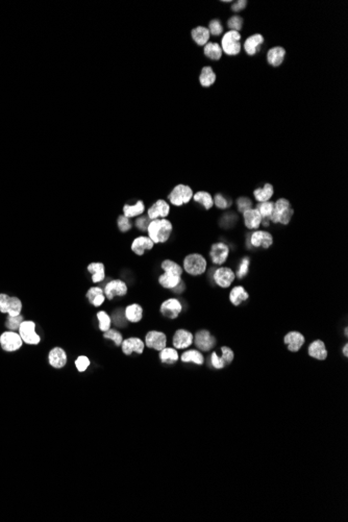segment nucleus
I'll return each instance as SVG.
<instances>
[{
  "label": "nucleus",
  "mask_w": 348,
  "mask_h": 522,
  "mask_svg": "<svg viewBox=\"0 0 348 522\" xmlns=\"http://www.w3.org/2000/svg\"><path fill=\"white\" fill-rule=\"evenodd\" d=\"M146 232L148 234L147 236L152 240L154 244H163L171 237L173 225L167 218L154 219V220H150Z\"/></svg>",
  "instance_id": "1"
},
{
  "label": "nucleus",
  "mask_w": 348,
  "mask_h": 522,
  "mask_svg": "<svg viewBox=\"0 0 348 522\" xmlns=\"http://www.w3.org/2000/svg\"><path fill=\"white\" fill-rule=\"evenodd\" d=\"M294 210L291 206V203L286 198H279L274 202V210L269 218V220L273 223H278L282 225H288L292 220Z\"/></svg>",
  "instance_id": "2"
},
{
  "label": "nucleus",
  "mask_w": 348,
  "mask_h": 522,
  "mask_svg": "<svg viewBox=\"0 0 348 522\" xmlns=\"http://www.w3.org/2000/svg\"><path fill=\"white\" fill-rule=\"evenodd\" d=\"M183 269L190 275L199 276L207 271L208 261L202 254H189L183 261Z\"/></svg>",
  "instance_id": "3"
},
{
  "label": "nucleus",
  "mask_w": 348,
  "mask_h": 522,
  "mask_svg": "<svg viewBox=\"0 0 348 522\" xmlns=\"http://www.w3.org/2000/svg\"><path fill=\"white\" fill-rule=\"evenodd\" d=\"M221 48L227 56H237L241 52V35L239 31L228 30L221 40Z\"/></svg>",
  "instance_id": "4"
},
{
  "label": "nucleus",
  "mask_w": 348,
  "mask_h": 522,
  "mask_svg": "<svg viewBox=\"0 0 348 522\" xmlns=\"http://www.w3.org/2000/svg\"><path fill=\"white\" fill-rule=\"evenodd\" d=\"M194 192L191 187L188 185H177L168 195V200L175 206H182L192 200Z\"/></svg>",
  "instance_id": "5"
},
{
  "label": "nucleus",
  "mask_w": 348,
  "mask_h": 522,
  "mask_svg": "<svg viewBox=\"0 0 348 522\" xmlns=\"http://www.w3.org/2000/svg\"><path fill=\"white\" fill-rule=\"evenodd\" d=\"M37 325L34 320H23L18 329L19 335L24 344L27 345H38L41 342V337L36 330Z\"/></svg>",
  "instance_id": "6"
},
{
  "label": "nucleus",
  "mask_w": 348,
  "mask_h": 522,
  "mask_svg": "<svg viewBox=\"0 0 348 522\" xmlns=\"http://www.w3.org/2000/svg\"><path fill=\"white\" fill-rule=\"evenodd\" d=\"M23 344L18 331L5 330L0 335V346L6 352L18 351L23 346Z\"/></svg>",
  "instance_id": "7"
},
{
  "label": "nucleus",
  "mask_w": 348,
  "mask_h": 522,
  "mask_svg": "<svg viewBox=\"0 0 348 522\" xmlns=\"http://www.w3.org/2000/svg\"><path fill=\"white\" fill-rule=\"evenodd\" d=\"M128 291H129L128 285H126L124 280L119 279V278H115V279L110 280L103 289L105 298L109 300H113L115 297L125 296L126 294H128Z\"/></svg>",
  "instance_id": "8"
},
{
  "label": "nucleus",
  "mask_w": 348,
  "mask_h": 522,
  "mask_svg": "<svg viewBox=\"0 0 348 522\" xmlns=\"http://www.w3.org/2000/svg\"><path fill=\"white\" fill-rule=\"evenodd\" d=\"M213 278L215 284L218 287L222 289H227L234 283L236 278V273L234 272V270L229 267L220 266L214 271Z\"/></svg>",
  "instance_id": "9"
},
{
  "label": "nucleus",
  "mask_w": 348,
  "mask_h": 522,
  "mask_svg": "<svg viewBox=\"0 0 348 522\" xmlns=\"http://www.w3.org/2000/svg\"><path fill=\"white\" fill-rule=\"evenodd\" d=\"M144 343L146 347L161 351L167 346V336L163 331L150 330L146 333Z\"/></svg>",
  "instance_id": "10"
},
{
  "label": "nucleus",
  "mask_w": 348,
  "mask_h": 522,
  "mask_svg": "<svg viewBox=\"0 0 348 522\" xmlns=\"http://www.w3.org/2000/svg\"><path fill=\"white\" fill-rule=\"evenodd\" d=\"M182 311H183V305L177 298H168L167 300L163 302L160 308L161 314L164 317L168 319H171V320L176 319L179 316V314L182 313Z\"/></svg>",
  "instance_id": "11"
},
{
  "label": "nucleus",
  "mask_w": 348,
  "mask_h": 522,
  "mask_svg": "<svg viewBox=\"0 0 348 522\" xmlns=\"http://www.w3.org/2000/svg\"><path fill=\"white\" fill-rule=\"evenodd\" d=\"M229 248L226 244L218 242L212 245L209 250V258L212 263L217 266H222L228 259Z\"/></svg>",
  "instance_id": "12"
},
{
  "label": "nucleus",
  "mask_w": 348,
  "mask_h": 522,
  "mask_svg": "<svg viewBox=\"0 0 348 522\" xmlns=\"http://www.w3.org/2000/svg\"><path fill=\"white\" fill-rule=\"evenodd\" d=\"M221 357H219L217 352H213L210 354V363H212L213 367L216 369H222L227 365H229L231 362L234 361L235 353L227 346L221 347Z\"/></svg>",
  "instance_id": "13"
},
{
  "label": "nucleus",
  "mask_w": 348,
  "mask_h": 522,
  "mask_svg": "<svg viewBox=\"0 0 348 522\" xmlns=\"http://www.w3.org/2000/svg\"><path fill=\"white\" fill-rule=\"evenodd\" d=\"M193 343L202 351H209L215 346L216 339L214 336L210 335V332L208 329H202L195 333Z\"/></svg>",
  "instance_id": "14"
},
{
  "label": "nucleus",
  "mask_w": 348,
  "mask_h": 522,
  "mask_svg": "<svg viewBox=\"0 0 348 522\" xmlns=\"http://www.w3.org/2000/svg\"><path fill=\"white\" fill-rule=\"evenodd\" d=\"M68 362L67 352L60 346L51 348L48 352V363L52 368L62 369L64 368Z\"/></svg>",
  "instance_id": "15"
},
{
  "label": "nucleus",
  "mask_w": 348,
  "mask_h": 522,
  "mask_svg": "<svg viewBox=\"0 0 348 522\" xmlns=\"http://www.w3.org/2000/svg\"><path fill=\"white\" fill-rule=\"evenodd\" d=\"M193 341L194 336L191 331L185 328H179L174 332L172 344L175 349H186L192 345Z\"/></svg>",
  "instance_id": "16"
},
{
  "label": "nucleus",
  "mask_w": 348,
  "mask_h": 522,
  "mask_svg": "<svg viewBox=\"0 0 348 522\" xmlns=\"http://www.w3.org/2000/svg\"><path fill=\"white\" fill-rule=\"evenodd\" d=\"M250 244L256 248L268 249L273 244V237L267 231H261L257 229L250 236Z\"/></svg>",
  "instance_id": "17"
},
{
  "label": "nucleus",
  "mask_w": 348,
  "mask_h": 522,
  "mask_svg": "<svg viewBox=\"0 0 348 522\" xmlns=\"http://www.w3.org/2000/svg\"><path fill=\"white\" fill-rule=\"evenodd\" d=\"M169 213H170L169 203L164 199H159L148 208V211H147V217H148L150 220H154V219H163V218H167Z\"/></svg>",
  "instance_id": "18"
},
{
  "label": "nucleus",
  "mask_w": 348,
  "mask_h": 522,
  "mask_svg": "<svg viewBox=\"0 0 348 522\" xmlns=\"http://www.w3.org/2000/svg\"><path fill=\"white\" fill-rule=\"evenodd\" d=\"M154 243L148 236H139L134 239L132 242L131 249L132 252L137 256H143L147 250H151L154 247Z\"/></svg>",
  "instance_id": "19"
},
{
  "label": "nucleus",
  "mask_w": 348,
  "mask_h": 522,
  "mask_svg": "<svg viewBox=\"0 0 348 522\" xmlns=\"http://www.w3.org/2000/svg\"><path fill=\"white\" fill-rule=\"evenodd\" d=\"M121 348H122V352L126 354V356H130V354L134 352L141 354L144 351L145 343L142 341V339L138 337H131V338L123 340L121 344Z\"/></svg>",
  "instance_id": "20"
},
{
  "label": "nucleus",
  "mask_w": 348,
  "mask_h": 522,
  "mask_svg": "<svg viewBox=\"0 0 348 522\" xmlns=\"http://www.w3.org/2000/svg\"><path fill=\"white\" fill-rule=\"evenodd\" d=\"M305 342V338L299 331H290L283 338V343L292 352H297Z\"/></svg>",
  "instance_id": "21"
},
{
  "label": "nucleus",
  "mask_w": 348,
  "mask_h": 522,
  "mask_svg": "<svg viewBox=\"0 0 348 522\" xmlns=\"http://www.w3.org/2000/svg\"><path fill=\"white\" fill-rule=\"evenodd\" d=\"M243 220H244L245 226L248 229H250V231H257V229H259L262 224L263 218L260 215L257 208L252 207L250 208V210H247L243 213Z\"/></svg>",
  "instance_id": "22"
},
{
  "label": "nucleus",
  "mask_w": 348,
  "mask_h": 522,
  "mask_svg": "<svg viewBox=\"0 0 348 522\" xmlns=\"http://www.w3.org/2000/svg\"><path fill=\"white\" fill-rule=\"evenodd\" d=\"M264 37L260 34L252 35L248 37L244 42V50L248 56H255L261 50L262 45L264 44Z\"/></svg>",
  "instance_id": "23"
},
{
  "label": "nucleus",
  "mask_w": 348,
  "mask_h": 522,
  "mask_svg": "<svg viewBox=\"0 0 348 522\" xmlns=\"http://www.w3.org/2000/svg\"><path fill=\"white\" fill-rule=\"evenodd\" d=\"M308 352L310 357L319 361H324L328 358V349H326L324 342L321 340H315L312 342L308 348Z\"/></svg>",
  "instance_id": "24"
},
{
  "label": "nucleus",
  "mask_w": 348,
  "mask_h": 522,
  "mask_svg": "<svg viewBox=\"0 0 348 522\" xmlns=\"http://www.w3.org/2000/svg\"><path fill=\"white\" fill-rule=\"evenodd\" d=\"M286 57V50L281 46L272 47L267 52V62L272 67H279Z\"/></svg>",
  "instance_id": "25"
},
{
  "label": "nucleus",
  "mask_w": 348,
  "mask_h": 522,
  "mask_svg": "<svg viewBox=\"0 0 348 522\" xmlns=\"http://www.w3.org/2000/svg\"><path fill=\"white\" fill-rule=\"evenodd\" d=\"M86 297L89 300L90 304L95 308L101 307L104 304L105 299H107L105 298L103 289H101L100 287H91L87 291Z\"/></svg>",
  "instance_id": "26"
},
{
  "label": "nucleus",
  "mask_w": 348,
  "mask_h": 522,
  "mask_svg": "<svg viewBox=\"0 0 348 522\" xmlns=\"http://www.w3.org/2000/svg\"><path fill=\"white\" fill-rule=\"evenodd\" d=\"M88 272L92 275V283L98 284L105 278V267L101 262H92L87 267Z\"/></svg>",
  "instance_id": "27"
},
{
  "label": "nucleus",
  "mask_w": 348,
  "mask_h": 522,
  "mask_svg": "<svg viewBox=\"0 0 348 522\" xmlns=\"http://www.w3.org/2000/svg\"><path fill=\"white\" fill-rule=\"evenodd\" d=\"M124 318L132 323L140 322L143 318V308L139 304L129 305L124 310Z\"/></svg>",
  "instance_id": "28"
},
{
  "label": "nucleus",
  "mask_w": 348,
  "mask_h": 522,
  "mask_svg": "<svg viewBox=\"0 0 348 522\" xmlns=\"http://www.w3.org/2000/svg\"><path fill=\"white\" fill-rule=\"evenodd\" d=\"M182 276L177 275L170 272H163L159 276V284L165 288V289H170L173 290L175 287H177L179 284L182 283Z\"/></svg>",
  "instance_id": "29"
},
{
  "label": "nucleus",
  "mask_w": 348,
  "mask_h": 522,
  "mask_svg": "<svg viewBox=\"0 0 348 522\" xmlns=\"http://www.w3.org/2000/svg\"><path fill=\"white\" fill-rule=\"evenodd\" d=\"M249 298V294L245 291L243 286H236L231 289L229 293V300L235 307L240 306L242 302L246 301Z\"/></svg>",
  "instance_id": "30"
},
{
  "label": "nucleus",
  "mask_w": 348,
  "mask_h": 522,
  "mask_svg": "<svg viewBox=\"0 0 348 522\" xmlns=\"http://www.w3.org/2000/svg\"><path fill=\"white\" fill-rule=\"evenodd\" d=\"M191 36L198 46H205L207 43H209L210 34L209 28L205 26H197L191 31Z\"/></svg>",
  "instance_id": "31"
},
{
  "label": "nucleus",
  "mask_w": 348,
  "mask_h": 522,
  "mask_svg": "<svg viewBox=\"0 0 348 522\" xmlns=\"http://www.w3.org/2000/svg\"><path fill=\"white\" fill-rule=\"evenodd\" d=\"M216 79H217V76L212 67L206 66L202 69V72H200V75H199V82L204 88H209L212 85H214Z\"/></svg>",
  "instance_id": "32"
},
{
  "label": "nucleus",
  "mask_w": 348,
  "mask_h": 522,
  "mask_svg": "<svg viewBox=\"0 0 348 522\" xmlns=\"http://www.w3.org/2000/svg\"><path fill=\"white\" fill-rule=\"evenodd\" d=\"M274 194V188L271 184H265L263 188H258L254 191V197L258 202L269 201Z\"/></svg>",
  "instance_id": "33"
},
{
  "label": "nucleus",
  "mask_w": 348,
  "mask_h": 522,
  "mask_svg": "<svg viewBox=\"0 0 348 522\" xmlns=\"http://www.w3.org/2000/svg\"><path fill=\"white\" fill-rule=\"evenodd\" d=\"M145 212V204L142 200H138L135 204H125L123 206V215L130 219L143 215Z\"/></svg>",
  "instance_id": "34"
},
{
  "label": "nucleus",
  "mask_w": 348,
  "mask_h": 522,
  "mask_svg": "<svg viewBox=\"0 0 348 522\" xmlns=\"http://www.w3.org/2000/svg\"><path fill=\"white\" fill-rule=\"evenodd\" d=\"M204 52L205 56L212 61H219L223 54L220 44L215 43V42H209V43H207L205 45Z\"/></svg>",
  "instance_id": "35"
},
{
  "label": "nucleus",
  "mask_w": 348,
  "mask_h": 522,
  "mask_svg": "<svg viewBox=\"0 0 348 522\" xmlns=\"http://www.w3.org/2000/svg\"><path fill=\"white\" fill-rule=\"evenodd\" d=\"M182 362L184 363H194L196 365H203L205 363L204 354L197 349L186 350L181 357Z\"/></svg>",
  "instance_id": "36"
},
{
  "label": "nucleus",
  "mask_w": 348,
  "mask_h": 522,
  "mask_svg": "<svg viewBox=\"0 0 348 522\" xmlns=\"http://www.w3.org/2000/svg\"><path fill=\"white\" fill-rule=\"evenodd\" d=\"M193 200L198 202L199 204H202L206 210H210L214 205L213 196L206 191H199L195 193L193 195Z\"/></svg>",
  "instance_id": "37"
},
{
  "label": "nucleus",
  "mask_w": 348,
  "mask_h": 522,
  "mask_svg": "<svg viewBox=\"0 0 348 522\" xmlns=\"http://www.w3.org/2000/svg\"><path fill=\"white\" fill-rule=\"evenodd\" d=\"M160 360L165 364H174L178 361L179 356L177 349L174 347H165L160 351Z\"/></svg>",
  "instance_id": "38"
},
{
  "label": "nucleus",
  "mask_w": 348,
  "mask_h": 522,
  "mask_svg": "<svg viewBox=\"0 0 348 522\" xmlns=\"http://www.w3.org/2000/svg\"><path fill=\"white\" fill-rule=\"evenodd\" d=\"M161 268L164 272H170V273H174V274L181 275V276L184 273L183 267L172 260H168V259L164 260L161 264Z\"/></svg>",
  "instance_id": "39"
},
{
  "label": "nucleus",
  "mask_w": 348,
  "mask_h": 522,
  "mask_svg": "<svg viewBox=\"0 0 348 522\" xmlns=\"http://www.w3.org/2000/svg\"><path fill=\"white\" fill-rule=\"evenodd\" d=\"M22 309H23V304H22V301H21V299L17 296H10L8 312L6 315L7 316H19L21 315V313H22Z\"/></svg>",
  "instance_id": "40"
},
{
  "label": "nucleus",
  "mask_w": 348,
  "mask_h": 522,
  "mask_svg": "<svg viewBox=\"0 0 348 522\" xmlns=\"http://www.w3.org/2000/svg\"><path fill=\"white\" fill-rule=\"evenodd\" d=\"M96 317H97V320H98V325H99L100 331L104 332V331L109 330L112 327V318H111V316L108 314L107 312H105V311L97 312Z\"/></svg>",
  "instance_id": "41"
},
{
  "label": "nucleus",
  "mask_w": 348,
  "mask_h": 522,
  "mask_svg": "<svg viewBox=\"0 0 348 522\" xmlns=\"http://www.w3.org/2000/svg\"><path fill=\"white\" fill-rule=\"evenodd\" d=\"M256 208L259 211L263 219H265V220H269V218L271 217L273 210H274V202L270 200L265 201V202H259Z\"/></svg>",
  "instance_id": "42"
},
{
  "label": "nucleus",
  "mask_w": 348,
  "mask_h": 522,
  "mask_svg": "<svg viewBox=\"0 0 348 522\" xmlns=\"http://www.w3.org/2000/svg\"><path fill=\"white\" fill-rule=\"evenodd\" d=\"M103 338L107 339V340L113 341L115 343L116 346H121V344H122V342L124 340L122 333L118 329H115V328H112V327L109 330L103 332Z\"/></svg>",
  "instance_id": "43"
},
{
  "label": "nucleus",
  "mask_w": 348,
  "mask_h": 522,
  "mask_svg": "<svg viewBox=\"0 0 348 522\" xmlns=\"http://www.w3.org/2000/svg\"><path fill=\"white\" fill-rule=\"evenodd\" d=\"M24 320V317L22 315H19V316H7V319L5 321V326L7 328V330H13V331H18L21 323L23 322Z\"/></svg>",
  "instance_id": "44"
},
{
  "label": "nucleus",
  "mask_w": 348,
  "mask_h": 522,
  "mask_svg": "<svg viewBox=\"0 0 348 522\" xmlns=\"http://www.w3.org/2000/svg\"><path fill=\"white\" fill-rule=\"evenodd\" d=\"M74 365L78 372H85L90 367L91 361L87 356H83L82 354V356L76 358V360L74 361Z\"/></svg>",
  "instance_id": "45"
},
{
  "label": "nucleus",
  "mask_w": 348,
  "mask_h": 522,
  "mask_svg": "<svg viewBox=\"0 0 348 522\" xmlns=\"http://www.w3.org/2000/svg\"><path fill=\"white\" fill-rule=\"evenodd\" d=\"M209 34H212L213 36H220L221 34L223 33V26L222 24H221L220 20L218 19H214L210 21V22L209 23Z\"/></svg>",
  "instance_id": "46"
},
{
  "label": "nucleus",
  "mask_w": 348,
  "mask_h": 522,
  "mask_svg": "<svg viewBox=\"0 0 348 522\" xmlns=\"http://www.w3.org/2000/svg\"><path fill=\"white\" fill-rule=\"evenodd\" d=\"M252 205H254V203H252V201L249 199V198L247 197L238 198L237 206H238V210L240 213L243 214L245 211L250 210V208H252Z\"/></svg>",
  "instance_id": "47"
},
{
  "label": "nucleus",
  "mask_w": 348,
  "mask_h": 522,
  "mask_svg": "<svg viewBox=\"0 0 348 522\" xmlns=\"http://www.w3.org/2000/svg\"><path fill=\"white\" fill-rule=\"evenodd\" d=\"M249 264H250V261L248 258H244L243 260L241 261V263L239 265V268H238V271H237V276L239 278H243L245 277L248 272H249Z\"/></svg>",
  "instance_id": "48"
},
{
  "label": "nucleus",
  "mask_w": 348,
  "mask_h": 522,
  "mask_svg": "<svg viewBox=\"0 0 348 522\" xmlns=\"http://www.w3.org/2000/svg\"><path fill=\"white\" fill-rule=\"evenodd\" d=\"M227 26L228 28H230V30L239 31L242 29V26H243V19L237 15L230 17L227 21Z\"/></svg>",
  "instance_id": "49"
},
{
  "label": "nucleus",
  "mask_w": 348,
  "mask_h": 522,
  "mask_svg": "<svg viewBox=\"0 0 348 522\" xmlns=\"http://www.w3.org/2000/svg\"><path fill=\"white\" fill-rule=\"evenodd\" d=\"M117 223H118V227H119V231L122 232V233H126L131 231V228L133 226L132 222H131V219L125 217L124 215H121L118 217V220H117Z\"/></svg>",
  "instance_id": "50"
},
{
  "label": "nucleus",
  "mask_w": 348,
  "mask_h": 522,
  "mask_svg": "<svg viewBox=\"0 0 348 522\" xmlns=\"http://www.w3.org/2000/svg\"><path fill=\"white\" fill-rule=\"evenodd\" d=\"M213 199H214V205H216L218 208H220V210H225V208H227L231 204L230 201L222 194H216Z\"/></svg>",
  "instance_id": "51"
},
{
  "label": "nucleus",
  "mask_w": 348,
  "mask_h": 522,
  "mask_svg": "<svg viewBox=\"0 0 348 522\" xmlns=\"http://www.w3.org/2000/svg\"><path fill=\"white\" fill-rule=\"evenodd\" d=\"M9 301H10V296L8 294L0 293V313H2V314H7Z\"/></svg>",
  "instance_id": "52"
},
{
  "label": "nucleus",
  "mask_w": 348,
  "mask_h": 522,
  "mask_svg": "<svg viewBox=\"0 0 348 522\" xmlns=\"http://www.w3.org/2000/svg\"><path fill=\"white\" fill-rule=\"evenodd\" d=\"M149 222H150V219L148 217H142V218H139L138 220L136 221V225L139 229H142V231H146L147 226H148Z\"/></svg>",
  "instance_id": "53"
},
{
  "label": "nucleus",
  "mask_w": 348,
  "mask_h": 522,
  "mask_svg": "<svg viewBox=\"0 0 348 522\" xmlns=\"http://www.w3.org/2000/svg\"><path fill=\"white\" fill-rule=\"evenodd\" d=\"M246 4H247V1H245V0H243V1H242V0H240V1H237V2H235L233 4V6H231V9H233L234 12H236V13H239V12H241L242 9H244L246 7Z\"/></svg>",
  "instance_id": "54"
},
{
  "label": "nucleus",
  "mask_w": 348,
  "mask_h": 522,
  "mask_svg": "<svg viewBox=\"0 0 348 522\" xmlns=\"http://www.w3.org/2000/svg\"><path fill=\"white\" fill-rule=\"evenodd\" d=\"M184 287H185V285L183 284V281H182L181 284H179L177 287H175V288L173 289V291L176 292V293H181V292L184 290Z\"/></svg>",
  "instance_id": "55"
},
{
  "label": "nucleus",
  "mask_w": 348,
  "mask_h": 522,
  "mask_svg": "<svg viewBox=\"0 0 348 522\" xmlns=\"http://www.w3.org/2000/svg\"><path fill=\"white\" fill-rule=\"evenodd\" d=\"M347 350H348V345H347V344H346V345H344V348H343V354H344V356H345V357H347V356H348V352H347Z\"/></svg>",
  "instance_id": "56"
}]
</instances>
